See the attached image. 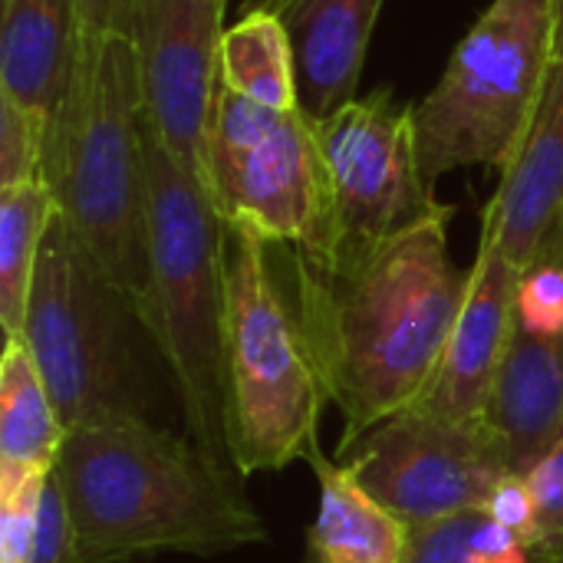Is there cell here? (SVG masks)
Listing matches in <instances>:
<instances>
[{"label": "cell", "instance_id": "cell-2", "mask_svg": "<svg viewBox=\"0 0 563 563\" xmlns=\"http://www.w3.org/2000/svg\"><path fill=\"white\" fill-rule=\"evenodd\" d=\"M56 478L73 518L76 563L218 558L267 541L244 475L152 419L69 432Z\"/></svg>", "mask_w": 563, "mask_h": 563}, {"label": "cell", "instance_id": "cell-15", "mask_svg": "<svg viewBox=\"0 0 563 563\" xmlns=\"http://www.w3.org/2000/svg\"><path fill=\"white\" fill-rule=\"evenodd\" d=\"M485 426L511 472L528 475L563 439V336L511 333Z\"/></svg>", "mask_w": 563, "mask_h": 563}, {"label": "cell", "instance_id": "cell-20", "mask_svg": "<svg viewBox=\"0 0 563 563\" xmlns=\"http://www.w3.org/2000/svg\"><path fill=\"white\" fill-rule=\"evenodd\" d=\"M56 218L46 181L0 188V327L3 340H20L43 238Z\"/></svg>", "mask_w": 563, "mask_h": 563}, {"label": "cell", "instance_id": "cell-6", "mask_svg": "<svg viewBox=\"0 0 563 563\" xmlns=\"http://www.w3.org/2000/svg\"><path fill=\"white\" fill-rule=\"evenodd\" d=\"M132 300L86 254L56 211L33 274L23 343L53 409L69 432L148 422V383L139 360Z\"/></svg>", "mask_w": 563, "mask_h": 563}, {"label": "cell", "instance_id": "cell-18", "mask_svg": "<svg viewBox=\"0 0 563 563\" xmlns=\"http://www.w3.org/2000/svg\"><path fill=\"white\" fill-rule=\"evenodd\" d=\"M66 429L23 340H3L0 356V472L56 468Z\"/></svg>", "mask_w": 563, "mask_h": 563}, {"label": "cell", "instance_id": "cell-8", "mask_svg": "<svg viewBox=\"0 0 563 563\" xmlns=\"http://www.w3.org/2000/svg\"><path fill=\"white\" fill-rule=\"evenodd\" d=\"M205 185L228 228H247L310 264L333 254V201L317 119L218 86Z\"/></svg>", "mask_w": 563, "mask_h": 563}, {"label": "cell", "instance_id": "cell-19", "mask_svg": "<svg viewBox=\"0 0 563 563\" xmlns=\"http://www.w3.org/2000/svg\"><path fill=\"white\" fill-rule=\"evenodd\" d=\"M221 86L280 112L303 109L297 46L277 13L244 10V16L224 30Z\"/></svg>", "mask_w": 563, "mask_h": 563}, {"label": "cell", "instance_id": "cell-22", "mask_svg": "<svg viewBox=\"0 0 563 563\" xmlns=\"http://www.w3.org/2000/svg\"><path fill=\"white\" fill-rule=\"evenodd\" d=\"M49 122L33 109L0 96V188L43 181Z\"/></svg>", "mask_w": 563, "mask_h": 563}, {"label": "cell", "instance_id": "cell-12", "mask_svg": "<svg viewBox=\"0 0 563 563\" xmlns=\"http://www.w3.org/2000/svg\"><path fill=\"white\" fill-rule=\"evenodd\" d=\"M518 274L521 271L508 257L488 244H478V257L468 267L462 313L426 396L412 409L455 426H485L488 399L515 333Z\"/></svg>", "mask_w": 563, "mask_h": 563}, {"label": "cell", "instance_id": "cell-25", "mask_svg": "<svg viewBox=\"0 0 563 563\" xmlns=\"http://www.w3.org/2000/svg\"><path fill=\"white\" fill-rule=\"evenodd\" d=\"M485 515H488L492 521H498L501 528L515 531V534L525 541V548H528V541L534 538V498H531L528 478L518 475V472H511V475L495 488V495L488 498Z\"/></svg>", "mask_w": 563, "mask_h": 563}, {"label": "cell", "instance_id": "cell-9", "mask_svg": "<svg viewBox=\"0 0 563 563\" xmlns=\"http://www.w3.org/2000/svg\"><path fill=\"white\" fill-rule=\"evenodd\" d=\"M317 139L333 201V254L317 267L363 254L442 208L422 175L412 106L399 109L386 92L353 99L317 119Z\"/></svg>", "mask_w": 563, "mask_h": 563}, {"label": "cell", "instance_id": "cell-14", "mask_svg": "<svg viewBox=\"0 0 563 563\" xmlns=\"http://www.w3.org/2000/svg\"><path fill=\"white\" fill-rule=\"evenodd\" d=\"M386 0H247L244 10L277 13L297 46L300 102L327 119L356 99L373 30Z\"/></svg>", "mask_w": 563, "mask_h": 563}, {"label": "cell", "instance_id": "cell-11", "mask_svg": "<svg viewBox=\"0 0 563 563\" xmlns=\"http://www.w3.org/2000/svg\"><path fill=\"white\" fill-rule=\"evenodd\" d=\"M224 7L228 0H135L132 16L148 125L201 178L221 86Z\"/></svg>", "mask_w": 563, "mask_h": 563}, {"label": "cell", "instance_id": "cell-16", "mask_svg": "<svg viewBox=\"0 0 563 563\" xmlns=\"http://www.w3.org/2000/svg\"><path fill=\"white\" fill-rule=\"evenodd\" d=\"M82 36L79 0H0V96L53 122Z\"/></svg>", "mask_w": 563, "mask_h": 563}, {"label": "cell", "instance_id": "cell-7", "mask_svg": "<svg viewBox=\"0 0 563 563\" xmlns=\"http://www.w3.org/2000/svg\"><path fill=\"white\" fill-rule=\"evenodd\" d=\"M554 63V3L492 0L442 79L412 102L422 175L435 185L445 172L472 165L505 172L538 115Z\"/></svg>", "mask_w": 563, "mask_h": 563}, {"label": "cell", "instance_id": "cell-24", "mask_svg": "<svg viewBox=\"0 0 563 563\" xmlns=\"http://www.w3.org/2000/svg\"><path fill=\"white\" fill-rule=\"evenodd\" d=\"M26 563H76L73 518H69V505H66L63 485L56 478V468L49 472L43 495H40L36 528H33Z\"/></svg>", "mask_w": 563, "mask_h": 563}, {"label": "cell", "instance_id": "cell-17", "mask_svg": "<svg viewBox=\"0 0 563 563\" xmlns=\"http://www.w3.org/2000/svg\"><path fill=\"white\" fill-rule=\"evenodd\" d=\"M320 485L317 518L307 528L303 563H399L409 528L386 511L340 459L320 442L303 459Z\"/></svg>", "mask_w": 563, "mask_h": 563}, {"label": "cell", "instance_id": "cell-13", "mask_svg": "<svg viewBox=\"0 0 563 563\" xmlns=\"http://www.w3.org/2000/svg\"><path fill=\"white\" fill-rule=\"evenodd\" d=\"M563 234V56H558L538 115L501 172L482 218V244L525 271Z\"/></svg>", "mask_w": 563, "mask_h": 563}, {"label": "cell", "instance_id": "cell-27", "mask_svg": "<svg viewBox=\"0 0 563 563\" xmlns=\"http://www.w3.org/2000/svg\"><path fill=\"white\" fill-rule=\"evenodd\" d=\"M554 3V20H558V56H563V0H551Z\"/></svg>", "mask_w": 563, "mask_h": 563}, {"label": "cell", "instance_id": "cell-5", "mask_svg": "<svg viewBox=\"0 0 563 563\" xmlns=\"http://www.w3.org/2000/svg\"><path fill=\"white\" fill-rule=\"evenodd\" d=\"M271 247L247 228H228L221 396L228 455L241 475L307 459L330 406L297 307L274 277Z\"/></svg>", "mask_w": 563, "mask_h": 563}, {"label": "cell", "instance_id": "cell-21", "mask_svg": "<svg viewBox=\"0 0 563 563\" xmlns=\"http://www.w3.org/2000/svg\"><path fill=\"white\" fill-rule=\"evenodd\" d=\"M525 541L492 521L485 511H468L429 525H412L399 563H492Z\"/></svg>", "mask_w": 563, "mask_h": 563}, {"label": "cell", "instance_id": "cell-4", "mask_svg": "<svg viewBox=\"0 0 563 563\" xmlns=\"http://www.w3.org/2000/svg\"><path fill=\"white\" fill-rule=\"evenodd\" d=\"M148 175V297L142 330L172 373L185 435L214 462L231 465L224 439L221 340L228 224L205 178L145 122Z\"/></svg>", "mask_w": 563, "mask_h": 563}, {"label": "cell", "instance_id": "cell-23", "mask_svg": "<svg viewBox=\"0 0 563 563\" xmlns=\"http://www.w3.org/2000/svg\"><path fill=\"white\" fill-rule=\"evenodd\" d=\"M534 498V538L528 554L534 563H563V439L525 475Z\"/></svg>", "mask_w": 563, "mask_h": 563}, {"label": "cell", "instance_id": "cell-3", "mask_svg": "<svg viewBox=\"0 0 563 563\" xmlns=\"http://www.w3.org/2000/svg\"><path fill=\"white\" fill-rule=\"evenodd\" d=\"M145 89L129 33H86L46 132L43 181L86 254L132 300L148 297Z\"/></svg>", "mask_w": 563, "mask_h": 563}, {"label": "cell", "instance_id": "cell-10", "mask_svg": "<svg viewBox=\"0 0 563 563\" xmlns=\"http://www.w3.org/2000/svg\"><path fill=\"white\" fill-rule=\"evenodd\" d=\"M406 528L485 511L511 465L488 426H455L406 409L333 455Z\"/></svg>", "mask_w": 563, "mask_h": 563}, {"label": "cell", "instance_id": "cell-1", "mask_svg": "<svg viewBox=\"0 0 563 563\" xmlns=\"http://www.w3.org/2000/svg\"><path fill=\"white\" fill-rule=\"evenodd\" d=\"M449 218L452 208L442 205L416 228L330 267L294 254V307L343 416L336 455L412 409L442 363L468 294V271L449 254Z\"/></svg>", "mask_w": 563, "mask_h": 563}, {"label": "cell", "instance_id": "cell-26", "mask_svg": "<svg viewBox=\"0 0 563 563\" xmlns=\"http://www.w3.org/2000/svg\"><path fill=\"white\" fill-rule=\"evenodd\" d=\"M79 16L86 33H129L132 36V16L135 0H79Z\"/></svg>", "mask_w": 563, "mask_h": 563}]
</instances>
